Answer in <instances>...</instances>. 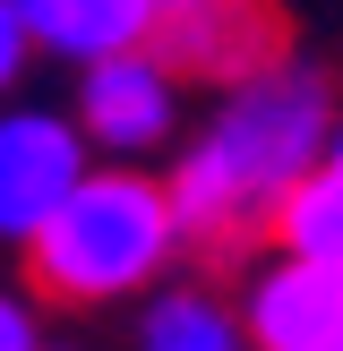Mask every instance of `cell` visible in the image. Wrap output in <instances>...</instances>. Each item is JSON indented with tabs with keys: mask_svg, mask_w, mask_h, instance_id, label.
<instances>
[{
	"mask_svg": "<svg viewBox=\"0 0 343 351\" xmlns=\"http://www.w3.org/2000/svg\"><path fill=\"white\" fill-rule=\"evenodd\" d=\"M343 120L326 112V77L318 69H266V77L232 86L223 112L189 137V154L172 163V197L198 249H240L266 240L283 197L335 154Z\"/></svg>",
	"mask_w": 343,
	"mask_h": 351,
	"instance_id": "1",
	"label": "cell"
},
{
	"mask_svg": "<svg viewBox=\"0 0 343 351\" xmlns=\"http://www.w3.org/2000/svg\"><path fill=\"white\" fill-rule=\"evenodd\" d=\"M180 240H189V223H180L172 180H146V171L112 163V171H86L69 189V206L26 240V283L60 308L137 300V291L163 283Z\"/></svg>",
	"mask_w": 343,
	"mask_h": 351,
	"instance_id": "2",
	"label": "cell"
},
{
	"mask_svg": "<svg viewBox=\"0 0 343 351\" xmlns=\"http://www.w3.org/2000/svg\"><path fill=\"white\" fill-rule=\"evenodd\" d=\"M154 51L189 86H249L292 60V26L274 0H163Z\"/></svg>",
	"mask_w": 343,
	"mask_h": 351,
	"instance_id": "3",
	"label": "cell"
},
{
	"mask_svg": "<svg viewBox=\"0 0 343 351\" xmlns=\"http://www.w3.org/2000/svg\"><path fill=\"white\" fill-rule=\"evenodd\" d=\"M78 129L95 137L103 163H137V154H163L180 129V69L154 43L112 51V60L78 69Z\"/></svg>",
	"mask_w": 343,
	"mask_h": 351,
	"instance_id": "4",
	"label": "cell"
},
{
	"mask_svg": "<svg viewBox=\"0 0 343 351\" xmlns=\"http://www.w3.org/2000/svg\"><path fill=\"white\" fill-rule=\"evenodd\" d=\"M86 171H95V137L78 129V112H9L0 120V232L26 249Z\"/></svg>",
	"mask_w": 343,
	"mask_h": 351,
	"instance_id": "5",
	"label": "cell"
},
{
	"mask_svg": "<svg viewBox=\"0 0 343 351\" xmlns=\"http://www.w3.org/2000/svg\"><path fill=\"white\" fill-rule=\"evenodd\" d=\"M240 326L257 351H343V266L283 249L274 266L249 274Z\"/></svg>",
	"mask_w": 343,
	"mask_h": 351,
	"instance_id": "6",
	"label": "cell"
},
{
	"mask_svg": "<svg viewBox=\"0 0 343 351\" xmlns=\"http://www.w3.org/2000/svg\"><path fill=\"white\" fill-rule=\"evenodd\" d=\"M9 9H26L34 43L51 51V60H112V51H137L154 43V17H163V0H9Z\"/></svg>",
	"mask_w": 343,
	"mask_h": 351,
	"instance_id": "7",
	"label": "cell"
},
{
	"mask_svg": "<svg viewBox=\"0 0 343 351\" xmlns=\"http://www.w3.org/2000/svg\"><path fill=\"white\" fill-rule=\"evenodd\" d=\"M137 351H257L240 308L206 300V291H154L137 317Z\"/></svg>",
	"mask_w": 343,
	"mask_h": 351,
	"instance_id": "8",
	"label": "cell"
},
{
	"mask_svg": "<svg viewBox=\"0 0 343 351\" xmlns=\"http://www.w3.org/2000/svg\"><path fill=\"white\" fill-rule=\"evenodd\" d=\"M274 240L300 257H326V266H343V163L326 154L318 171H309L300 189L283 197V215H274Z\"/></svg>",
	"mask_w": 343,
	"mask_h": 351,
	"instance_id": "9",
	"label": "cell"
},
{
	"mask_svg": "<svg viewBox=\"0 0 343 351\" xmlns=\"http://www.w3.org/2000/svg\"><path fill=\"white\" fill-rule=\"evenodd\" d=\"M34 300H43L34 283L0 300V351H43V335H34Z\"/></svg>",
	"mask_w": 343,
	"mask_h": 351,
	"instance_id": "10",
	"label": "cell"
},
{
	"mask_svg": "<svg viewBox=\"0 0 343 351\" xmlns=\"http://www.w3.org/2000/svg\"><path fill=\"white\" fill-rule=\"evenodd\" d=\"M335 163H343V129H335Z\"/></svg>",
	"mask_w": 343,
	"mask_h": 351,
	"instance_id": "11",
	"label": "cell"
}]
</instances>
